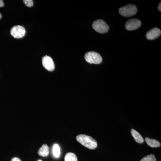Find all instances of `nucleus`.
I'll return each instance as SVG.
<instances>
[{"label": "nucleus", "mask_w": 161, "mask_h": 161, "mask_svg": "<svg viewBox=\"0 0 161 161\" xmlns=\"http://www.w3.org/2000/svg\"><path fill=\"white\" fill-rule=\"evenodd\" d=\"M78 142L91 150H94L98 146L97 142L94 138L85 134H79L76 137Z\"/></svg>", "instance_id": "nucleus-1"}, {"label": "nucleus", "mask_w": 161, "mask_h": 161, "mask_svg": "<svg viewBox=\"0 0 161 161\" xmlns=\"http://www.w3.org/2000/svg\"><path fill=\"white\" fill-rule=\"evenodd\" d=\"M137 11L136 6L131 4L121 7L119 9V13L123 16L125 17H130L134 15Z\"/></svg>", "instance_id": "nucleus-2"}, {"label": "nucleus", "mask_w": 161, "mask_h": 161, "mask_svg": "<svg viewBox=\"0 0 161 161\" xmlns=\"http://www.w3.org/2000/svg\"><path fill=\"white\" fill-rule=\"evenodd\" d=\"M85 59L88 63L95 64H99L102 61L101 56L95 52H88L85 55Z\"/></svg>", "instance_id": "nucleus-3"}, {"label": "nucleus", "mask_w": 161, "mask_h": 161, "mask_svg": "<svg viewBox=\"0 0 161 161\" xmlns=\"http://www.w3.org/2000/svg\"><path fill=\"white\" fill-rule=\"evenodd\" d=\"M93 27L95 31L101 34L106 33L109 29V26L102 20H96L94 22Z\"/></svg>", "instance_id": "nucleus-4"}, {"label": "nucleus", "mask_w": 161, "mask_h": 161, "mask_svg": "<svg viewBox=\"0 0 161 161\" xmlns=\"http://www.w3.org/2000/svg\"><path fill=\"white\" fill-rule=\"evenodd\" d=\"M11 36L16 39L23 38L25 36L26 31L23 26H14L10 31Z\"/></svg>", "instance_id": "nucleus-5"}, {"label": "nucleus", "mask_w": 161, "mask_h": 161, "mask_svg": "<svg viewBox=\"0 0 161 161\" xmlns=\"http://www.w3.org/2000/svg\"><path fill=\"white\" fill-rule=\"evenodd\" d=\"M42 64L44 68L48 71H53L55 69V64L53 60L49 56H46L43 57Z\"/></svg>", "instance_id": "nucleus-6"}, {"label": "nucleus", "mask_w": 161, "mask_h": 161, "mask_svg": "<svg viewBox=\"0 0 161 161\" xmlns=\"http://www.w3.org/2000/svg\"><path fill=\"white\" fill-rule=\"evenodd\" d=\"M141 25V22L139 20L137 19H132L129 20L126 23V29L129 31L134 30L137 29Z\"/></svg>", "instance_id": "nucleus-7"}, {"label": "nucleus", "mask_w": 161, "mask_h": 161, "mask_svg": "<svg viewBox=\"0 0 161 161\" xmlns=\"http://www.w3.org/2000/svg\"><path fill=\"white\" fill-rule=\"evenodd\" d=\"M161 31L158 28H154L150 30L146 35V37L149 40H153L160 36Z\"/></svg>", "instance_id": "nucleus-8"}, {"label": "nucleus", "mask_w": 161, "mask_h": 161, "mask_svg": "<svg viewBox=\"0 0 161 161\" xmlns=\"http://www.w3.org/2000/svg\"><path fill=\"white\" fill-rule=\"evenodd\" d=\"M131 132L132 136H133V138L135 139L136 142L139 144L143 143L144 142V138L137 131H136L134 129H132Z\"/></svg>", "instance_id": "nucleus-9"}, {"label": "nucleus", "mask_w": 161, "mask_h": 161, "mask_svg": "<svg viewBox=\"0 0 161 161\" xmlns=\"http://www.w3.org/2000/svg\"><path fill=\"white\" fill-rule=\"evenodd\" d=\"M145 141H146L147 145L152 148H157V147H160V143L157 140L147 137L145 138Z\"/></svg>", "instance_id": "nucleus-10"}, {"label": "nucleus", "mask_w": 161, "mask_h": 161, "mask_svg": "<svg viewBox=\"0 0 161 161\" xmlns=\"http://www.w3.org/2000/svg\"><path fill=\"white\" fill-rule=\"evenodd\" d=\"M49 148L47 145L44 144L42 146V147L40 148L39 151H38V154L40 156L47 157L49 155Z\"/></svg>", "instance_id": "nucleus-11"}, {"label": "nucleus", "mask_w": 161, "mask_h": 161, "mask_svg": "<svg viewBox=\"0 0 161 161\" xmlns=\"http://www.w3.org/2000/svg\"><path fill=\"white\" fill-rule=\"evenodd\" d=\"M53 154L54 157L58 158L60 154V149L58 144H55L53 147Z\"/></svg>", "instance_id": "nucleus-12"}, {"label": "nucleus", "mask_w": 161, "mask_h": 161, "mask_svg": "<svg viewBox=\"0 0 161 161\" xmlns=\"http://www.w3.org/2000/svg\"><path fill=\"white\" fill-rule=\"evenodd\" d=\"M65 161H78V158L75 153L69 152L66 154L64 158Z\"/></svg>", "instance_id": "nucleus-13"}, {"label": "nucleus", "mask_w": 161, "mask_h": 161, "mask_svg": "<svg viewBox=\"0 0 161 161\" xmlns=\"http://www.w3.org/2000/svg\"><path fill=\"white\" fill-rule=\"evenodd\" d=\"M141 161H157L155 156L150 154L145 157L141 159Z\"/></svg>", "instance_id": "nucleus-14"}, {"label": "nucleus", "mask_w": 161, "mask_h": 161, "mask_svg": "<svg viewBox=\"0 0 161 161\" xmlns=\"http://www.w3.org/2000/svg\"><path fill=\"white\" fill-rule=\"evenodd\" d=\"M23 2L27 7H31L33 6L34 3L32 0H24Z\"/></svg>", "instance_id": "nucleus-15"}, {"label": "nucleus", "mask_w": 161, "mask_h": 161, "mask_svg": "<svg viewBox=\"0 0 161 161\" xmlns=\"http://www.w3.org/2000/svg\"><path fill=\"white\" fill-rule=\"evenodd\" d=\"M11 161H21V160L19 158L14 157L12 159Z\"/></svg>", "instance_id": "nucleus-16"}, {"label": "nucleus", "mask_w": 161, "mask_h": 161, "mask_svg": "<svg viewBox=\"0 0 161 161\" xmlns=\"http://www.w3.org/2000/svg\"><path fill=\"white\" fill-rule=\"evenodd\" d=\"M4 6V2L3 0H0V7H3Z\"/></svg>", "instance_id": "nucleus-17"}, {"label": "nucleus", "mask_w": 161, "mask_h": 161, "mask_svg": "<svg viewBox=\"0 0 161 161\" xmlns=\"http://www.w3.org/2000/svg\"><path fill=\"white\" fill-rule=\"evenodd\" d=\"M158 9L159 11H161V3H160L158 6Z\"/></svg>", "instance_id": "nucleus-18"}, {"label": "nucleus", "mask_w": 161, "mask_h": 161, "mask_svg": "<svg viewBox=\"0 0 161 161\" xmlns=\"http://www.w3.org/2000/svg\"><path fill=\"white\" fill-rule=\"evenodd\" d=\"M1 18H2V14H1L0 13V19H1Z\"/></svg>", "instance_id": "nucleus-19"}, {"label": "nucleus", "mask_w": 161, "mask_h": 161, "mask_svg": "<svg viewBox=\"0 0 161 161\" xmlns=\"http://www.w3.org/2000/svg\"><path fill=\"white\" fill-rule=\"evenodd\" d=\"M38 161H42V160H38Z\"/></svg>", "instance_id": "nucleus-20"}]
</instances>
